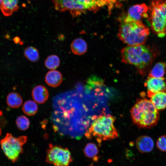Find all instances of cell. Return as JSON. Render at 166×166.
Here are the masks:
<instances>
[{
    "instance_id": "14",
    "label": "cell",
    "mask_w": 166,
    "mask_h": 166,
    "mask_svg": "<svg viewBox=\"0 0 166 166\" xmlns=\"http://www.w3.org/2000/svg\"><path fill=\"white\" fill-rule=\"evenodd\" d=\"M45 81L49 85L53 87H57L61 83L62 76L60 72L56 70H51L46 74Z\"/></svg>"
},
{
    "instance_id": "22",
    "label": "cell",
    "mask_w": 166,
    "mask_h": 166,
    "mask_svg": "<svg viewBox=\"0 0 166 166\" xmlns=\"http://www.w3.org/2000/svg\"><path fill=\"white\" fill-rule=\"evenodd\" d=\"M60 64V60L58 56L55 55L49 56L45 61V65L48 69L54 70L57 68Z\"/></svg>"
},
{
    "instance_id": "19",
    "label": "cell",
    "mask_w": 166,
    "mask_h": 166,
    "mask_svg": "<svg viewBox=\"0 0 166 166\" xmlns=\"http://www.w3.org/2000/svg\"><path fill=\"white\" fill-rule=\"evenodd\" d=\"M24 55L25 57L31 62H36L39 59V54L38 49L32 46H29L25 48Z\"/></svg>"
},
{
    "instance_id": "16",
    "label": "cell",
    "mask_w": 166,
    "mask_h": 166,
    "mask_svg": "<svg viewBox=\"0 0 166 166\" xmlns=\"http://www.w3.org/2000/svg\"><path fill=\"white\" fill-rule=\"evenodd\" d=\"M71 49L74 54L80 55L84 54L87 51V45L85 41L81 38L74 40L71 45Z\"/></svg>"
},
{
    "instance_id": "28",
    "label": "cell",
    "mask_w": 166,
    "mask_h": 166,
    "mask_svg": "<svg viewBox=\"0 0 166 166\" xmlns=\"http://www.w3.org/2000/svg\"><path fill=\"white\" fill-rule=\"evenodd\" d=\"M1 128H0V136L1 135Z\"/></svg>"
},
{
    "instance_id": "18",
    "label": "cell",
    "mask_w": 166,
    "mask_h": 166,
    "mask_svg": "<svg viewBox=\"0 0 166 166\" xmlns=\"http://www.w3.org/2000/svg\"><path fill=\"white\" fill-rule=\"evenodd\" d=\"M166 64L163 62L156 63L150 70L148 76L156 78L163 77L165 73Z\"/></svg>"
},
{
    "instance_id": "17",
    "label": "cell",
    "mask_w": 166,
    "mask_h": 166,
    "mask_svg": "<svg viewBox=\"0 0 166 166\" xmlns=\"http://www.w3.org/2000/svg\"><path fill=\"white\" fill-rule=\"evenodd\" d=\"M22 99L21 96L18 93L13 92L10 93L6 98L7 105L12 108H17L22 104Z\"/></svg>"
},
{
    "instance_id": "5",
    "label": "cell",
    "mask_w": 166,
    "mask_h": 166,
    "mask_svg": "<svg viewBox=\"0 0 166 166\" xmlns=\"http://www.w3.org/2000/svg\"><path fill=\"white\" fill-rule=\"evenodd\" d=\"M115 121V117L110 115H101L92 123L89 133L98 142L115 139L118 133L114 125Z\"/></svg>"
},
{
    "instance_id": "10",
    "label": "cell",
    "mask_w": 166,
    "mask_h": 166,
    "mask_svg": "<svg viewBox=\"0 0 166 166\" xmlns=\"http://www.w3.org/2000/svg\"><path fill=\"white\" fill-rule=\"evenodd\" d=\"M148 7L144 3L137 4L131 6L128 12V17L137 21H141L143 18H148Z\"/></svg>"
},
{
    "instance_id": "11",
    "label": "cell",
    "mask_w": 166,
    "mask_h": 166,
    "mask_svg": "<svg viewBox=\"0 0 166 166\" xmlns=\"http://www.w3.org/2000/svg\"><path fill=\"white\" fill-rule=\"evenodd\" d=\"M137 148L141 153H148L153 149L154 143L152 139L147 136H141L136 140Z\"/></svg>"
},
{
    "instance_id": "25",
    "label": "cell",
    "mask_w": 166,
    "mask_h": 166,
    "mask_svg": "<svg viewBox=\"0 0 166 166\" xmlns=\"http://www.w3.org/2000/svg\"><path fill=\"white\" fill-rule=\"evenodd\" d=\"M95 1L98 6L101 7L106 5H112L120 0H93Z\"/></svg>"
},
{
    "instance_id": "26",
    "label": "cell",
    "mask_w": 166,
    "mask_h": 166,
    "mask_svg": "<svg viewBox=\"0 0 166 166\" xmlns=\"http://www.w3.org/2000/svg\"><path fill=\"white\" fill-rule=\"evenodd\" d=\"M13 41L15 43H18L20 41V38L18 37H15L13 39Z\"/></svg>"
},
{
    "instance_id": "8",
    "label": "cell",
    "mask_w": 166,
    "mask_h": 166,
    "mask_svg": "<svg viewBox=\"0 0 166 166\" xmlns=\"http://www.w3.org/2000/svg\"><path fill=\"white\" fill-rule=\"evenodd\" d=\"M45 160L46 163L53 166H69L73 161V159L67 148L50 144Z\"/></svg>"
},
{
    "instance_id": "13",
    "label": "cell",
    "mask_w": 166,
    "mask_h": 166,
    "mask_svg": "<svg viewBox=\"0 0 166 166\" xmlns=\"http://www.w3.org/2000/svg\"><path fill=\"white\" fill-rule=\"evenodd\" d=\"M18 0H2L0 8L5 16H10L19 8Z\"/></svg>"
},
{
    "instance_id": "30",
    "label": "cell",
    "mask_w": 166,
    "mask_h": 166,
    "mask_svg": "<svg viewBox=\"0 0 166 166\" xmlns=\"http://www.w3.org/2000/svg\"><path fill=\"white\" fill-rule=\"evenodd\" d=\"M165 2H166V0H165Z\"/></svg>"
},
{
    "instance_id": "29",
    "label": "cell",
    "mask_w": 166,
    "mask_h": 166,
    "mask_svg": "<svg viewBox=\"0 0 166 166\" xmlns=\"http://www.w3.org/2000/svg\"><path fill=\"white\" fill-rule=\"evenodd\" d=\"M88 166H93L92 164H91V165H88Z\"/></svg>"
},
{
    "instance_id": "24",
    "label": "cell",
    "mask_w": 166,
    "mask_h": 166,
    "mask_svg": "<svg viewBox=\"0 0 166 166\" xmlns=\"http://www.w3.org/2000/svg\"><path fill=\"white\" fill-rule=\"evenodd\" d=\"M156 145L160 150L166 152V135L161 136L158 138L156 141Z\"/></svg>"
},
{
    "instance_id": "9",
    "label": "cell",
    "mask_w": 166,
    "mask_h": 166,
    "mask_svg": "<svg viewBox=\"0 0 166 166\" xmlns=\"http://www.w3.org/2000/svg\"><path fill=\"white\" fill-rule=\"evenodd\" d=\"M164 77L156 78L148 77L144 83L147 89V96L150 97L155 93L166 92V82Z\"/></svg>"
},
{
    "instance_id": "12",
    "label": "cell",
    "mask_w": 166,
    "mask_h": 166,
    "mask_svg": "<svg viewBox=\"0 0 166 166\" xmlns=\"http://www.w3.org/2000/svg\"><path fill=\"white\" fill-rule=\"evenodd\" d=\"M32 95L35 102L39 104H43L47 100L49 93L45 86L38 85L32 89Z\"/></svg>"
},
{
    "instance_id": "20",
    "label": "cell",
    "mask_w": 166,
    "mask_h": 166,
    "mask_svg": "<svg viewBox=\"0 0 166 166\" xmlns=\"http://www.w3.org/2000/svg\"><path fill=\"white\" fill-rule=\"evenodd\" d=\"M38 107L34 101L28 100L26 101L23 105L22 109L23 112L28 116H32L37 112Z\"/></svg>"
},
{
    "instance_id": "4",
    "label": "cell",
    "mask_w": 166,
    "mask_h": 166,
    "mask_svg": "<svg viewBox=\"0 0 166 166\" xmlns=\"http://www.w3.org/2000/svg\"><path fill=\"white\" fill-rule=\"evenodd\" d=\"M148 7V20L153 32L158 37L166 36V2L153 0Z\"/></svg>"
},
{
    "instance_id": "21",
    "label": "cell",
    "mask_w": 166,
    "mask_h": 166,
    "mask_svg": "<svg viewBox=\"0 0 166 166\" xmlns=\"http://www.w3.org/2000/svg\"><path fill=\"white\" fill-rule=\"evenodd\" d=\"M83 152L86 157L93 159L97 156L99 153V149L95 144L89 143L87 144L85 147Z\"/></svg>"
},
{
    "instance_id": "3",
    "label": "cell",
    "mask_w": 166,
    "mask_h": 166,
    "mask_svg": "<svg viewBox=\"0 0 166 166\" xmlns=\"http://www.w3.org/2000/svg\"><path fill=\"white\" fill-rule=\"evenodd\" d=\"M130 114L133 123L140 128L155 126L160 118L158 111L147 98L138 99L131 109Z\"/></svg>"
},
{
    "instance_id": "27",
    "label": "cell",
    "mask_w": 166,
    "mask_h": 166,
    "mask_svg": "<svg viewBox=\"0 0 166 166\" xmlns=\"http://www.w3.org/2000/svg\"><path fill=\"white\" fill-rule=\"evenodd\" d=\"M2 0H0V6L2 2Z\"/></svg>"
},
{
    "instance_id": "6",
    "label": "cell",
    "mask_w": 166,
    "mask_h": 166,
    "mask_svg": "<svg viewBox=\"0 0 166 166\" xmlns=\"http://www.w3.org/2000/svg\"><path fill=\"white\" fill-rule=\"evenodd\" d=\"M55 9L61 12H69L73 17L87 10H96L98 7L93 0H52Z\"/></svg>"
},
{
    "instance_id": "2",
    "label": "cell",
    "mask_w": 166,
    "mask_h": 166,
    "mask_svg": "<svg viewBox=\"0 0 166 166\" xmlns=\"http://www.w3.org/2000/svg\"><path fill=\"white\" fill-rule=\"evenodd\" d=\"M149 34V29L141 21L134 20L126 16L121 21L118 36L128 46L144 45Z\"/></svg>"
},
{
    "instance_id": "15",
    "label": "cell",
    "mask_w": 166,
    "mask_h": 166,
    "mask_svg": "<svg viewBox=\"0 0 166 166\" xmlns=\"http://www.w3.org/2000/svg\"><path fill=\"white\" fill-rule=\"evenodd\" d=\"M150 98V101L157 110H163L166 108V92L155 93Z\"/></svg>"
},
{
    "instance_id": "23",
    "label": "cell",
    "mask_w": 166,
    "mask_h": 166,
    "mask_svg": "<svg viewBox=\"0 0 166 166\" xmlns=\"http://www.w3.org/2000/svg\"><path fill=\"white\" fill-rule=\"evenodd\" d=\"M15 122L17 128L20 130H25L29 128L30 126L29 120L24 115L18 116Z\"/></svg>"
},
{
    "instance_id": "7",
    "label": "cell",
    "mask_w": 166,
    "mask_h": 166,
    "mask_svg": "<svg viewBox=\"0 0 166 166\" xmlns=\"http://www.w3.org/2000/svg\"><path fill=\"white\" fill-rule=\"evenodd\" d=\"M26 136L18 137L7 133L0 141L1 148L4 154L12 162L17 161L19 155L23 152V146L27 141Z\"/></svg>"
},
{
    "instance_id": "1",
    "label": "cell",
    "mask_w": 166,
    "mask_h": 166,
    "mask_svg": "<svg viewBox=\"0 0 166 166\" xmlns=\"http://www.w3.org/2000/svg\"><path fill=\"white\" fill-rule=\"evenodd\" d=\"M121 53L123 62L135 66L142 74L145 73L158 54L156 51L144 44L126 46Z\"/></svg>"
}]
</instances>
